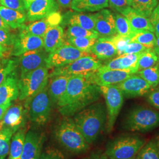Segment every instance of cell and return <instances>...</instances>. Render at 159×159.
<instances>
[{"label":"cell","instance_id":"6da1fadb","mask_svg":"<svg viewBox=\"0 0 159 159\" xmlns=\"http://www.w3.org/2000/svg\"><path fill=\"white\" fill-rule=\"evenodd\" d=\"M102 94L99 86L89 76L73 75L66 91L57 103L58 111L64 117H71L97 102Z\"/></svg>","mask_w":159,"mask_h":159},{"label":"cell","instance_id":"7a4b0ae2","mask_svg":"<svg viewBox=\"0 0 159 159\" xmlns=\"http://www.w3.org/2000/svg\"><path fill=\"white\" fill-rule=\"evenodd\" d=\"M73 119L89 144L94 142L107 122V111L102 102L93 103L75 114Z\"/></svg>","mask_w":159,"mask_h":159},{"label":"cell","instance_id":"3957f363","mask_svg":"<svg viewBox=\"0 0 159 159\" xmlns=\"http://www.w3.org/2000/svg\"><path fill=\"white\" fill-rule=\"evenodd\" d=\"M54 135L58 143L70 153H83L89 149V144L70 117H64L56 125Z\"/></svg>","mask_w":159,"mask_h":159},{"label":"cell","instance_id":"277c9868","mask_svg":"<svg viewBox=\"0 0 159 159\" xmlns=\"http://www.w3.org/2000/svg\"><path fill=\"white\" fill-rule=\"evenodd\" d=\"M146 143L144 139L136 135L121 136L108 143L105 154L109 159H133Z\"/></svg>","mask_w":159,"mask_h":159},{"label":"cell","instance_id":"5b68a950","mask_svg":"<svg viewBox=\"0 0 159 159\" xmlns=\"http://www.w3.org/2000/svg\"><path fill=\"white\" fill-rule=\"evenodd\" d=\"M159 126V112L146 107H137L127 114L124 121L125 130L146 132Z\"/></svg>","mask_w":159,"mask_h":159},{"label":"cell","instance_id":"8992f818","mask_svg":"<svg viewBox=\"0 0 159 159\" xmlns=\"http://www.w3.org/2000/svg\"><path fill=\"white\" fill-rule=\"evenodd\" d=\"M48 68L47 67H42L21 75L18 79L20 100H30L48 84Z\"/></svg>","mask_w":159,"mask_h":159},{"label":"cell","instance_id":"52a82bcc","mask_svg":"<svg viewBox=\"0 0 159 159\" xmlns=\"http://www.w3.org/2000/svg\"><path fill=\"white\" fill-rule=\"evenodd\" d=\"M51 104L47 84L41 91L26 101L25 107L28 110L30 121L37 125H46L50 119Z\"/></svg>","mask_w":159,"mask_h":159},{"label":"cell","instance_id":"ba28073f","mask_svg":"<svg viewBox=\"0 0 159 159\" xmlns=\"http://www.w3.org/2000/svg\"><path fill=\"white\" fill-rule=\"evenodd\" d=\"M102 65L100 60L91 54L81 57L67 65L54 68L49 74V78L63 74L89 76L97 71Z\"/></svg>","mask_w":159,"mask_h":159},{"label":"cell","instance_id":"9c48e42d","mask_svg":"<svg viewBox=\"0 0 159 159\" xmlns=\"http://www.w3.org/2000/svg\"><path fill=\"white\" fill-rule=\"evenodd\" d=\"M100 89L106 104V130L113 131L114 125L124 102V96L116 85L100 86Z\"/></svg>","mask_w":159,"mask_h":159},{"label":"cell","instance_id":"30bf717a","mask_svg":"<svg viewBox=\"0 0 159 159\" xmlns=\"http://www.w3.org/2000/svg\"><path fill=\"white\" fill-rule=\"evenodd\" d=\"M92 54L81 51L68 44H64L48 54L46 60V67L55 68L67 65L82 57Z\"/></svg>","mask_w":159,"mask_h":159},{"label":"cell","instance_id":"8fae6325","mask_svg":"<svg viewBox=\"0 0 159 159\" xmlns=\"http://www.w3.org/2000/svg\"><path fill=\"white\" fill-rule=\"evenodd\" d=\"M20 29L19 33L15 37L11 55L20 56L27 52L44 48L42 37L29 34L23 29Z\"/></svg>","mask_w":159,"mask_h":159},{"label":"cell","instance_id":"7c38bea8","mask_svg":"<svg viewBox=\"0 0 159 159\" xmlns=\"http://www.w3.org/2000/svg\"><path fill=\"white\" fill-rule=\"evenodd\" d=\"M122 92L124 97L135 98L148 94L151 87L137 74H133L123 81L116 84Z\"/></svg>","mask_w":159,"mask_h":159},{"label":"cell","instance_id":"4fadbf2b","mask_svg":"<svg viewBox=\"0 0 159 159\" xmlns=\"http://www.w3.org/2000/svg\"><path fill=\"white\" fill-rule=\"evenodd\" d=\"M56 0H33L29 4L27 10V20L35 21L47 17L58 10Z\"/></svg>","mask_w":159,"mask_h":159},{"label":"cell","instance_id":"5bb4252c","mask_svg":"<svg viewBox=\"0 0 159 159\" xmlns=\"http://www.w3.org/2000/svg\"><path fill=\"white\" fill-rule=\"evenodd\" d=\"M95 21V31L101 37H112L117 34L113 14L107 9L93 14Z\"/></svg>","mask_w":159,"mask_h":159},{"label":"cell","instance_id":"9a60e30c","mask_svg":"<svg viewBox=\"0 0 159 159\" xmlns=\"http://www.w3.org/2000/svg\"><path fill=\"white\" fill-rule=\"evenodd\" d=\"M133 74L122 70H111L99 68L89 75L91 81L98 86L116 85L129 78Z\"/></svg>","mask_w":159,"mask_h":159},{"label":"cell","instance_id":"2e32d148","mask_svg":"<svg viewBox=\"0 0 159 159\" xmlns=\"http://www.w3.org/2000/svg\"><path fill=\"white\" fill-rule=\"evenodd\" d=\"M43 48L29 51L20 56L21 75L27 74L42 67H46V60L49 53Z\"/></svg>","mask_w":159,"mask_h":159},{"label":"cell","instance_id":"e0dca14e","mask_svg":"<svg viewBox=\"0 0 159 159\" xmlns=\"http://www.w3.org/2000/svg\"><path fill=\"white\" fill-rule=\"evenodd\" d=\"M25 123V111L21 104L11 106L0 120L1 129L7 128L14 133L21 129Z\"/></svg>","mask_w":159,"mask_h":159},{"label":"cell","instance_id":"ac0fdd59","mask_svg":"<svg viewBox=\"0 0 159 159\" xmlns=\"http://www.w3.org/2000/svg\"><path fill=\"white\" fill-rule=\"evenodd\" d=\"M62 19L63 17L59 12H54L47 17L33 21L27 26L24 25L21 28L29 34L43 38L51 27L58 25L62 23Z\"/></svg>","mask_w":159,"mask_h":159},{"label":"cell","instance_id":"d6986e66","mask_svg":"<svg viewBox=\"0 0 159 159\" xmlns=\"http://www.w3.org/2000/svg\"><path fill=\"white\" fill-rule=\"evenodd\" d=\"M44 136L34 131L25 134L21 159H39L41 154Z\"/></svg>","mask_w":159,"mask_h":159},{"label":"cell","instance_id":"ffe728a7","mask_svg":"<svg viewBox=\"0 0 159 159\" xmlns=\"http://www.w3.org/2000/svg\"><path fill=\"white\" fill-rule=\"evenodd\" d=\"M19 97L18 79L13 71L0 85V106L11 102Z\"/></svg>","mask_w":159,"mask_h":159},{"label":"cell","instance_id":"44dd1931","mask_svg":"<svg viewBox=\"0 0 159 159\" xmlns=\"http://www.w3.org/2000/svg\"><path fill=\"white\" fill-rule=\"evenodd\" d=\"M62 17L61 23L65 25H77L90 31H96L95 21L93 14H85L82 12H68Z\"/></svg>","mask_w":159,"mask_h":159},{"label":"cell","instance_id":"7402d4cb","mask_svg":"<svg viewBox=\"0 0 159 159\" xmlns=\"http://www.w3.org/2000/svg\"><path fill=\"white\" fill-rule=\"evenodd\" d=\"M90 53L99 60L110 59L117 56L116 48L111 37L98 39L91 47Z\"/></svg>","mask_w":159,"mask_h":159},{"label":"cell","instance_id":"603a6c76","mask_svg":"<svg viewBox=\"0 0 159 159\" xmlns=\"http://www.w3.org/2000/svg\"><path fill=\"white\" fill-rule=\"evenodd\" d=\"M71 75L63 74L53 76L48 83V90L52 104H57L67 89Z\"/></svg>","mask_w":159,"mask_h":159},{"label":"cell","instance_id":"cb8c5ba5","mask_svg":"<svg viewBox=\"0 0 159 159\" xmlns=\"http://www.w3.org/2000/svg\"><path fill=\"white\" fill-rule=\"evenodd\" d=\"M130 24L131 26L135 31H148L154 32L153 27L150 23L148 18L134 10L133 8L129 7L121 13Z\"/></svg>","mask_w":159,"mask_h":159},{"label":"cell","instance_id":"d4e9b609","mask_svg":"<svg viewBox=\"0 0 159 159\" xmlns=\"http://www.w3.org/2000/svg\"><path fill=\"white\" fill-rule=\"evenodd\" d=\"M44 48L50 53L64 43V30L60 25H55L49 29L43 37Z\"/></svg>","mask_w":159,"mask_h":159},{"label":"cell","instance_id":"484cf974","mask_svg":"<svg viewBox=\"0 0 159 159\" xmlns=\"http://www.w3.org/2000/svg\"><path fill=\"white\" fill-rule=\"evenodd\" d=\"M0 15L10 29L21 28L27 20L25 12L0 6Z\"/></svg>","mask_w":159,"mask_h":159},{"label":"cell","instance_id":"4316f807","mask_svg":"<svg viewBox=\"0 0 159 159\" xmlns=\"http://www.w3.org/2000/svg\"><path fill=\"white\" fill-rule=\"evenodd\" d=\"M108 7V0H78L72 1L71 8L75 11H99Z\"/></svg>","mask_w":159,"mask_h":159},{"label":"cell","instance_id":"83f0119b","mask_svg":"<svg viewBox=\"0 0 159 159\" xmlns=\"http://www.w3.org/2000/svg\"><path fill=\"white\" fill-rule=\"evenodd\" d=\"M25 132L23 129L16 131L12 137L8 159H21Z\"/></svg>","mask_w":159,"mask_h":159},{"label":"cell","instance_id":"f1b7e54d","mask_svg":"<svg viewBox=\"0 0 159 159\" xmlns=\"http://www.w3.org/2000/svg\"><path fill=\"white\" fill-rule=\"evenodd\" d=\"M113 16L117 34L129 39L133 37L137 31L133 29L127 18L117 12L114 13Z\"/></svg>","mask_w":159,"mask_h":159},{"label":"cell","instance_id":"f546056e","mask_svg":"<svg viewBox=\"0 0 159 159\" xmlns=\"http://www.w3.org/2000/svg\"><path fill=\"white\" fill-rule=\"evenodd\" d=\"M157 4V0H131V7L147 18L150 17Z\"/></svg>","mask_w":159,"mask_h":159},{"label":"cell","instance_id":"4dcf8cb0","mask_svg":"<svg viewBox=\"0 0 159 159\" xmlns=\"http://www.w3.org/2000/svg\"><path fill=\"white\" fill-rule=\"evenodd\" d=\"M98 39L93 37H67L66 42L81 51L90 53L91 47L96 43Z\"/></svg>","mask_w":159,"mask_h":159},{"label":"cell","instance_id":"1f68e13d","mask_svg":"<svg viewBox=\"0 0 159 159\" xmlns=\"http://www.w3.org/2000/svg\"><path fill=\"white\" fill-rule=\"evenodd\" d=\"M142 53L121 56V66L123 71L134 74L139 71V59Z\"/></svg>","mask_w":159,"mask_h":159},{"label":"cell","instance_id":"d6a6232c","mask_svg":"<svg viewBox=\"0 0 159 159\" xmlns=\"http://www.w3.org/2000/svg\"><path fill=\"white\" fill-rule=\"evenodd\" d=\"M156 41V35L153 32L148 31H137L130 39V42L140 43L149 49H153Z\"/></svg>","mask_w":159,"mask_h":159},{"label":"cell","instance_id":"836d02e7","mask_svg":"<svg viewBox=\"0 0 159 159\" xmlns=\"http://www.w3.org/2000/svg\"><path fill=\"white\" fill-rule=\"evenodd\" d=\"M159 61V57L153 49H148L142 52L139 57V71L154 66Z\"/></svg>","mask_w":159,"mask_h":159},{"label":"cell","instance_id":"e575fe53","mask_svg":"<svg viewBox=\"0 0 159 159\" xmlns=\"http://www.w3.org/2000/svg\"><path fill=\"white\" fill-rule=\"evenodd\" d=\"M14 133L7 128L0 130V159H6L8 155L12 137Z\"/></svg>","mask_w":159,"mask_h":159},{"label":"cell","instance_id":"d590c367","mask_svg":"<svg viewBox=\"0 0 159 159\" xmlns=\"http://www.w3.org/2000/svg\"><path fill=\"white\" fill-rule=\"evenodd\" d=\"M137 74L144 80L151 87H156L159 83V67L154 66L137 72Z\"/></svg>","mask_w":159,"mask_h":159},{"label":"cell","instance_id":"8d00e7d4","mask_svg":"<svg viewBox=\"0 0 159 159\" xmlns=\"http://www.w3.org/2000/svg\"><path fill=\"white\" fill-rule=\"evenodd\" d=\"M135 159H159V153L154 140L146 143L137 153Z\"/></svg>","mask_w":159,"mask_h":159},{"label":"cell","instance_id":"74e56055","mask_svg":"<svg viewBox=\"0 0 159 159\" xmlns=\"http://www.w3.org/2000/svg\"><path fill=\"white\" fill-rule=\"evenodd\" d=\"M67 26V37H93L97 39L99 37L96 31H90L77 25H69Z\"/></svg>","mask_w":159,"mask_h":159},{"label":"cell","instance_id":"f35d334b","mask_svg":"<svg viewBox=\"0 0 159 159\" xmlns=\"http://www.w3.org/2000/svg\"><path fill=\"white\" fill-rule=\"evenodd\" d=\"M16 61L13 60H5L0 64V85L6 80L8 75L15 71L17 67Z\"/></svg>","mask_w":159,"mask_h":159},{"label":"cell","instance_id":"ab89813d","mask_svg":"<svg viewBox=\"0 0 159 159\" xmlns=\"http://www.w3.org/2000/svg\"><path fill=\"white\" fill-rule=\"evenodd\" d=\"M0 4L10 9L24 12L27 10V4L25 0H0Z\"/></svg>","mask_w":159,"mask_h":159},{"label":"cell","instance_id":"60d3db41","mask_svg":"<svg viewBox=\"0 0 159 159\" xmlns=\"http://www.w3.org/2000/svg\"><path fill=\"white\" fill-rule=\"evenodd\" d=\"M111 39L116 48L117 56H120L123 55L126 46L130 42V39L122 37L118 34L111 37Z\"/></svg>","mask_w":159,"mask_h":159},{"label":"cell","instance_id":"b9f144b4","mask_svg":"<svg viewBox=\"0 0 159 159\" xmlns=\"http://www.w3.org/2000/svg\"><path fill=\"white\" fill-rule=\"evenodd\" d=\"M108 6L120 14L131 7V0H108Z\"/></svg>","mask_w":159,"mask_h":159},{"label":"cell","instance_id":"7bdbcfd3","mask_svg":"<svg viewBox=\"0 0 159 159\" xmlns=\"http://www.w3.org/2000/svg\"><path fill=\"white\" fill-rule=\"evenodd\" d=\"M15 37L16 35L11 34L9 30L0 29V45L5 47L12 46Z\"/></svg>","mask_w":159,"mask_h":159},{"label":"cell","instance_id":"ee69618b","mask_svg":"<svg viewBox=\"0 0 159 159\" xmlns=\"http://www.w3.org/2000/svg\"><path fill=\"white\" fill-rule=\"evenodd\" d=\"M148 49L149 48H148L145 46H143L142 44L140 43L130 42L126 46L123 54H140L148 50Z\"/></svg>","mask_w":159,"mask_h":159},{"label":"cell","instance_id":"f6af8a7d","mask_svg":"<svg viewBox=\"0 0 159 159\" xmlns=\"http://www.w3.org/2000/svg\"><path fill=\"white\" fill-rule=\"evenodd\" d=\"M121 56L114 58L113 60H110L104 65H102L101 68L106 70H123L121 66Z\"/></svg>","mask_w":159,"mask_h":159},{"label":"cell","instance_id":"bcb514c9","mask_svg":"<svg viewBox=\"0 0 159 159\" xmlns=\"http://www.w3.org/2000/svg\"><path fill=\"white\" fill-rule=\"evenodd\" d=\"M39 159H66L62 154L57 150L49 149L42 153Z\"/></svg>","mask_w":159,"mask_h":159},{"label":"cell","instance_id":"7dc6e473","mask_svg":"<svg viewBox=\"0 0 159 159\" xmlns=\"http://www.w3.org/2000/svg\"><path fill=\"white\" fill-rule=\"evenodd\" d=\"M147 100L148 102L155 108L159 109V89H156L148 93Z\"/></svg>","mask_w":159,"mask_h":159},{"label":"cell","instance_id":"c3c4849f","mask_svg":"<svg viewBox=\"0 0 159 159\" xmlns=\"http://www.w3.org/2000/svg\"><path fill=\"white\" fill-rule=\"evenodd\" d=\"M148 18L153 27L156 36L158 37H159V14L155 9Z\"/></svg>","mask_w":159,"mask_h":159},{"label":"cell","instance_id":"681fc988","mask_svg":"<svg viewBox=\"0 0 159 159\" xmlns=\"http://www.w3.org/2000/svg\"><path fill=\"white\" fill-rule=\"evenodd\" d=\"M12 105L11 102H8L0 106V120L3 117L4 114L6 113V111Z\"/></svg>","mask_w":159,"mask_h":159},{"label":"cell","instance_id":"f907efd6","mask_svg":"<svg viewBox=\"0 0 159 159\" xmlns=\"http://www.w3.org/2000/svg\"><path fill=\"white\" fill-rule=\"evenodd\" d=\"M85 159H109L108 157L106 155L105 153H97L92 154L90 156Z\"/></svg>","mask_w":159,"mask_h":159},{"label":"cell","instance_id":"816d5d0a","mask_svg":"<svg viewBox=\"0 0 159 159\" xmlns=\"http://www.w3.org/2000/svg\"><path fill=\"white\" fill-rule=\"evenodd\" d=\"M57 3L63 8L71 7L72 0H57Z\"/></svg>","mask_w":159,"mask_h":159},{"label":"cell","instance_id":"f5cc1de1","mask_svg":"<svg viewBox=\"0 0 159 159\" xmlns=\"http://www.w3.org/2000/svg\"><path fill=\"white\" fill-rule=\"evenodd\" d=\"M0 29H3V30H9V31L10 29V28L4 22V20L2 18L1 15H0Z\"/></svg>","mask_w":159,"mask_h":159},{"label":"cell","instance_id":"db71d44e","mask_svg":"<svg viewBox=\"0 0 159 159\" xmlns=\"http://www.w3.org/2000/svg\"><path fill=\"white\" fill-rule=\"evenodd\" d=\"M153 50L159 58V37H157V39H156V44L154 47Z\"/></svg>","mask_w":159,"mask_h":159},{"label":"cell","instance_id":"11a10c76","mask_svg":"<svg viewBox=\"0 0 159 159\" xmlns=\"http://www.w3.org/2000/svg\"><path fill=\"white\" fill-rule=\"evenodd\" d=\"M7 50V48L6 47L0 45V58L4 57V53Z\"/></svg>","mask_w":159,"mask_h":159},{"label":"cell","instance_id":"9f6ffc18","mask_svg":"<svg viewBox=\"0 0 159 159\" xmlns=\"http://www.w3.org/2000/svg\"><path fill=\"white\" fill-rule=\"evenodd\" d=\"M154 140V142L156 143V147H157V150H158L159 153V134H158Z\"/></svg>","mask_w":159,"mask_h":159},{"label":"cell","instance_id":"6f0895ef","mask_svg":"<svg viewBox=\"0 0 159 159\" xmlns=\"http://www.w3.org/2000/svg\"><path fill=\"white\" fill-rule=\"evenodd\" d=\"M25 2H27V8H28V6H29V4L31 2V1H33V0H25Z\"/></svg>","mask_w":159,"mask_h":159},{"label":"cell","instance_id":"680465c9","mask_svg":"<svg viewBox=\"0 0 159 159\" xmlns=\"http://www.w3.org/2000/svg\"><path fill=\"white\" fill-rule=\"evenodd\" d=\"M155 10H156V11L158 12V14H159V4L157 6V7H156V8H155Z\"/></svg>","mask_w":159,"mask_h":159},{"label":"cell","instance_id":"91938a15","mask_svg":"<svg viewBox=\"0 0 159 159\" xmlns=\"http://www.w3.org/2000/svg\"><path fill=\"white\" fill-rule=\"evenodd\" d=\"M156 65H157V66H158V67H159V62H158V63H157V64H156Z\"/></svg>","mask_w":159,"mask_h":159},{"label":"cell","instance_id":"94428289","mask_svg":"<svg viewBox=\"0 0 159 159\" xmlns=\"http://www.w3.org/2000/svg\"><path fill=\"white\" fill-rule=\"evenodd\" d=\"M78 1V0H72V1Z\"/></svg>","mask_w":159,"mask_h":159},{"label":"cell","instance_id":"6125c7cd","mask_svg":"<svg viewBox=\"0 0 159 159\" xmlns=\"http://www.w3.org/2000/svg\"><path fill=\"white\" fill-rule=\"evenodd\" d=\"M1 63H2V61H1V60H0V64H1Z\"/></svg>","mask_w":159,"mask_h":159},{"label":"cell","instance_id":"be15d7a7","mask_svg":"<svg viewBox=\"0 0 159 159\" xmlns=\"http://www.w3.org/2000/svg\"><path fill=\"white\" fill-rule=\"evenodd\" d=\"M2 130V129H1V127H0V130Z\"/></svg>","mask_w":159,"mask_h":159},{"label":"cell","instance_id":"e7e4bbea","mask_svg":"<svg viewBox=\"0 0 159 159\" xmlns=\"http://www.w3.org/2000/svg\"><path fill=\"white\" fill-rule=\"evenodd\" d=\"M135 159V158H133V159Z\"/></svg>","mask_w":159,"mask_h":159}]
</instances>
